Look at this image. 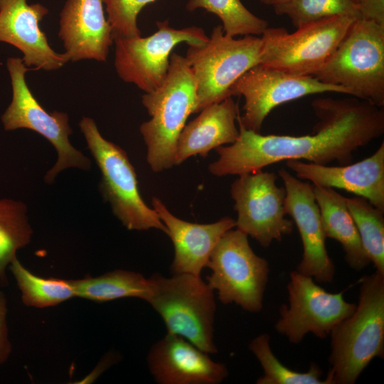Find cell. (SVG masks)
Returning <instances> with one entry per match:
<instances>
[{
  "label": "cell",
  "instance_id": "27",
  "mask_svg": "<svg viewBox=\"0 0 384 384\" xmlns=\"http://www.w3.org/2000/svg\"><path fill=\"white\" fill-rule=\"evenodd\" d=\"M249 348L264 371L257 384H327L325 379H321L322 370L316 363H311L304 373L292 370L282 363L272 351L268 334H262L252 339Z\"/></svg>",
  "mask_w": 384,
  "mask_h": 384
},
{
  "label": "cell",
  "instance_id": "17",
  "mask_svg": "<svg viewBox=\"0 0 384 384\" xmlns=\"http://www.w3.org/2000/svg\"><path fill=\"white\" fill-rule=\"evenodd\" d=\"M48 14L40 3L27 0H0V41L18 48L23 62L32 70L51 71L69 60L67 55L55 52L49 45L39 22Z\"/></svg>",
  "mask_w": 384,
  "mask_h": 384
},
{
  "label": "cell",
  "instance_id": "14",
  "mask_svg": "<svg viewBox=\"0 0 384 384\" xmlns=\"http://www.w3.org/2000/svg\"><path fill=\"white\" fill-rule=\"evenodd\" d=\"M324 92L350 95L341 86L324 83L313 75H298L257 65L245 73L230 87V95L242 96L244 114L238 122L260 133L265 119L276 107L300 97Z\"/></svg>",
  "mask_w": 384,
  "mask_h": 384
},
{
  "label": "cell",
  "instance_id": "7",
  "mask_svg": "<svg viewBox=\"0 0 384 384\" xmlns=\"http://www.w3.org/2000/svg\"><path fill=\"white\" fill-rule=\"evenodd\" d=\"M261 38L245 36L235 39L220 25L213 28L207 43L189 46L185 58L196 82L194 113L230 95L232 85L248 70L260 64Z\"/></svg>",
  "mask_w": 384,
  "mask_h": 384
},
{
  "label": "cell",
  "instance_id": "19",
  "mask_svg": "<svg viewBox=\"0 0 384 384\" xmlns=\"http://www.w3.org/2000/svg\"><path fill=\"white\" fill-rule=\"evenodd\" d=\"M58 36L70 61L105 62L114 38L102 0H67L60 13Z\"/></svg>",
  "mask_w": 384,
  "mask_h": 384
},
{
  "label": "cell",
  "instance_id": "16",
  "mask_svg": "<svg viewBox=\"0 0 384 384\" xmlns=\"http://www.w3.org/2000/svg\"><path fill=\"white\" fill-rule=\"evenodd\" d=\"M146 361L159 384H218L228 375L225 364L183 337L168 333L153 344Z\"/></svg>",
  "mask_w": 384,
  "mask_h": 384
},
{
  "label": "cell",
  "instance_id": "20",
  "mask_svg": "<svg viewBox=\"0 0 384 384\" xmlns=\"http://www.w3.org/2000/svg\"><path fill=\"white\" fill-rule=\"evenodd\" d=\"M151 204L174 245V255L170 266L172 274L201 275L220 239L235 227V220L230 217L208 224L183 220L173 215L157 197H152Z\"/></svg>",
  "mask_w": 384,
  "mask_h": 384
},
{
  "label": "cell",
  "instance_id": "3",
  "mask_svg": "<svg viewBox=\"0 0 384 384\" xmlns=\"http://www.w3.org/2000/svg\"><path fill=\"white\" fill-rule=\"evenodd\" d=\"M142 102L151 118L139 132L146 146V161L154 172L174 166L178 137L196 107V82L185 57L172 53L166 78Z\"/></svg>",
  "mask_w": 384,
  "mask_h": 384
},
{
  "label": "cell",
  "instance_id": "13",
  "mask_svg": "<svg viewBox=\"0 0 384 384\" xmlns=\"http://www.w3.org/2000/svg\"><path fill=\"white\" fill-rule=\"evenodd\" d=\"M277 178L260 169L238 175L230 186L238 214L235 227L264 247L294 229V222L285 218L286 191L277 185Z\"/></svg>",
  "mask_w": 384,
  "mask_h": 384
},
{
  "label": "cell",
  "instance_id": "28",
  "mask_svg": "<svg viewBox=\"0 0 384 384\" xmlns=\"http://www.w3.org/2000/svg\"><path fill=\"white\" fill-rule=\"evenodd\" d=\"M186 8L189 11L203 9L218 16L223 23L225 35H261L267 28V21L250 12L240 0H188Z\"/></svg>",
  "mask_w": 384,
  "mask_h": 384
},
{
  "label": "cell",
  "instance_id": "33",
  "mask_svg": "<svg viewBox=\"0 0 384 384\" xmlns=\"http://www.w3.org/2000/svg\"><path fill=\"white\" fill-rule=\"evenodd\" d=\"M262 3L274 6L288 2L290 0H260Z\"/></svg>",
  "mask_w": 384,
  "mask_h": 384
},
{
  "label": "cell",
  "instance_id": "25",
  "mask_svg": "<svg viewBox=\"0 0 384 384\" xmlns=\"http://www.w3.org/2000/svg\"><path fill=\"white\" fill-rule=\"evenodd\" d=\"M32 228L27 207L21 201L0 199V284H8L6 269L16 258L17 251L31 241Z\"/></svg>",
  "mask_w": 384,
  "mask_h": 384
},
{
  "label": "cell",
  "instance_id": "22",
  "mask_svg": "<svg viewBox=\"0 0 384 384\" xmlns=\"http://www.w3.org/2000/svg\"><path fill=\"white\" fill-rule=\"evenodd\" d=\"M314 192L326 238L341 244L351 269L360 271L367 267L370 261L347 208L346 198L332 188L314 186Z\"/></svg>",
  "mask_w": 384,
  "mask_h": 384
},
{
  "label": "cell",
  "instance_id": "1",
  "mask_svg": "<svg viewBox=\"0 0 384 384\" xmlns=\"http://www.w3.org/2000/svg\"><path fill=\"white\" fill-rule=\"evenodd\" d=\"M311 106L319 119L312 134L263 135L238 123V139L215 149L218 159L209 164V172L215 176L240 175L291 159L346 165L352 163L357 149L384 133L383 107L368 101L324 97Z\"/></svg>",
  "mask_w": 384,
  "mask_h": 384
},
{
  "label": "cell",
  "instance_id": "24",
  "mask_svg": "<svg viewBox=\"0 0 384 384\" xmlns=\"http://www.w3.org/2000/svg\"><path fill=\"white\" fill-rule=\"evenodd\" d=\"M9 267L21 292L22 302L27 306L47 308L76 297L71 279L37 276L17 257Z\"/></svg>",
  "mask_w": 384,
  "mask_h": 384
},
{
  "label": "cell",
  "instance_id": "15",
  "mask_svg": "<svg viewBox=\"0 0 384 384\" xmlns=\"http://www.w3.org/2000/svg\"><path fill=\"white\" fill-rule=\"evenodd\" d=\"M286 191L284 208L299 230L303 252L297 265V272L320 283L334 279L335 266L326 247L321 213L314 186L291 174L284 169L278 171Z\"/></svg>",
  "mask_w": 384,
  "mask_h": 384
},
{
  "label": "cell",
  "instance_id": "4",
  "mask_svg": "<svg viewBox=\"0 0 384 384\" xmlns=\"http://www.w3.org/2000/svg\"><path fill=\"white\" fill-rule=\"evenodd\" d=\"M149 279L146 300L159 314L167 333L183 337L207 353H216L214 290L201 275L188 273L165 277L159 273Z\"/></svg>",
  "mask_w": 384,
  "mask_h": 384
},
{
  "label": "cell",
  "instance_id": "18",
  "mask_svg": "<svg viewBox=\"0 0 384 384\" xmlns=\"http://www.w3.org/2000/svg\"><path fill=\"white\" fill-rule=\"evenodd\" d=\"M286 165L301 180L316 186L343 189L384 210L383 142L371 156L354 164L328 166L291 159Z\"/></svg>",
  "mask_w": 384,
  "mask_h": 384
},
{
  "label": "cell",
  "instance_id": "21",
  "mask_svg": "<svg viewBox=\"0 0 384 384\" xmlns=\"http://www.w3.org/2000/svg\"><path fill=\"white\" fill-rule=\"evenodd\" d=\"M199 115L186 124L176 144L174 166L191 156H205L211 149L236 141L239 129L236 121L238 106L232 96L212 104L199 112Z\"/></svg>",
  "mask_w": 384,
  "mask_h": 384
},
{
  "label": "cell",
  "instance_id": "30",
  "mask_svg": "<svg viewBox=\"0 0 384 384\" xmlns=\"http://www.w3.org/2000/svg\"><path fill=\"white\" fill-rule=\"evenodd\" d=\"M156 0H102L105 4L107 21L116 38L141 36L137 16L147 4Z\"/></svg>",
  "mask_w": 384,
  "mask_h": 384
},
{
  "label": "cell",
  "instance_id": "26",
  "mask_svg": "<svg viewBox=\"0 0 384 384\" xmlns=\"http://www.w3.org/2000/svg\"><path fill=\"white\" fill-rule=\"evenodd\" d=\"M346 201L370 262L375 271L384 274V210L363 197L346 198Z\"/></svg>",
  "mask_w": 384,
  "mask_h": 384
},
{
  "label": "cell",
  "instance_id": "32",
  "mask_svg": "<svg viewBox=\"0 0 384 384\" xmlns=\"http://www.w3.org/2000/svg\"><path fill=\"white\" fill-rule=\"evenodd\" d=\"M357 10L358 18L384 26V0H360Z\"/></svg>",
  "mask_w": 384,
  "mask_h": 384
},
{
  "label": "cell",
  "instance_id": "23",
  "mask_svg": "<svg viewBox=\"0 0 384 384\" xmlns=\"http://www.w3.org/2000/svg\"><path fill=\"white\" fill-rule=\"evenodd\" d=\"M71 281L76 297L98 303L129 297L146 301L149 294V279L139 272L125 270Z\"/></svg>",
  "mask_w": 384,
  "mask_h": 384
},
{
  "label": "cell",
  "instance_id": "10",
  "mask_svg": "<svg viewBox=\"0 0 384 384\" xmlns=\"http://www.w3.org/2000/svg\"><path fill=\"white\" fill-rule=\"evenodd\" d=\"M6 66L11 81L12 100L1 116L2 124L7 131L33 130L55 148L58 160L46 173L45 181L53 183L58 173L69 167L89 170L90 160L70 143L69 135L73 131L68 114L58 111L47 112L30 90L25 75L32 69L28 68L20 58H8Z\"/></svg>",
  "mask_w": 384,
  "mask_h": 384
},
{
  "label": "cell",
  "instance_id": "2",
  "mask_svg": "<svg viewBox=\"0 0 384 384\" xmlns=\"http://www.w3.org/2000/svg\"><path fill=\"white\" fill-rule=\"evenodd\" d=\"M354 311L331 331L327 384H353L375 358H384V274L360 280Z\"/></svg>",
  "mask_w": 384,
  "mask_h": 384
},
{
  "label": "cell",
  "instance_id": "31",
  "mask_svg": "<svg viewBox=\"0 0 384 384\" xmlns=\"http://www.w3.org/2000/svg\"><path fill=\"white\" fill-rule=\"evenodd\" d=\"M7 313L6 297L4 292L0 290V366L9 359L12 351L9 336Z\"/></svg>",
  "mask_w": 384,
  "mask_h": 384
},
{
  "label": "cell",
  "instance_id": "12",
  "mask_svg": "<svg viewBox=\"0 0 384 384\" xmlns=\"http://www.w3.org/2000/svg\"><path fill=\"white\" fill-rule=\"evenodd\" d=\"M287 292L288 304L280 306L274 328L294 344L302 342L309 333L326 338L356 306L345 300L344 291L329 292L312 277L297 270L289 274Z\"/></svg>",
  "mask_w": 384,
  "mask_h": 384
},
{
  "label": "cell",
  "instance_id": "5",
  "mask_svg": "<svg viewBox=\"0 0 384 384\" xmlns=\"http://www.w3.org/2000/svg\"><path fill=\"white\" fill-rule=\"evenodd\" d=\"M313 76L383 107L384 26L357 18L329 60Z\"/></svg>",
  "mask_w": 384,
  "mask_h": 384
},
{
  "label": "cell",
  "instance_id": "9",
  "mask_svg": "<svg viewBox=\"0 0 384 384\" xmlns=\"http://www.w3.org/2000/svg\"><path fill=\"white\" fill-rule=\"evenodd\" d=\"M247 237L237 228L222 236L207 263L211 274L206 280L223 304L234 303L248 312L258 313L263 307L270 267L254 252Z\"/></svg>",
  "mask_w": 384,
  "mask_h": 384
},
{
  "label": "cell",
  "instance_id": "34",
  "mask_svg": "<svg viewBox=\"0 0 384 384\" xmlns=\"http://www.w3.org/2000/svg\"><path fill=\"white\" fill-rule=\"evenodd\" d=\"M360 0H353V1L357 5Z\"/></svg>",
  "mask_w": 384,
  "mask_h": 384
},
{
  "label": "cell",
  "instance_id": "6",
  "mask_svg": "<svg viewBox=\"0 0 384 384\" xmlns=\"http://www.w3.org/2000/svg\"><path fill=\"white\" fill-rule=\"evenodd\" d=\"M79 126L101 172L100 191L114 215L128 230L156 229L166 234L156 211L142 199L135 169L126 151L105 139L92 118L82 117Z\"/></svg>",
  "mask_w": 384,
  "mask_h": 384
},
{
  "label": "cell",
  "instance_id": "11",
  "mask_svg": "<svg viewBox=\"0 0 384 384\" xmlns=\"http://www.w3.org/2000/svg\"><path fill=\"white\" fill-rule=\"evenodd\" d=\"M146 37L116 38L114 67L118 76L145 93L158 88L166 78L172 50L176 45L203 46L209 37L201 27L174 28L168 20L156 22Z\"/></svg>",
  "mask_w": 384,
  "mask_h": 384
},
{
  "label": "cell",
  "instance_id": "8",
  "mask_svg": "<svg viewBox=\"0 0 384 384\" xmlns=\"http://www.w3.org/2000/svg\"><path fill=\"white\" fill-rule=\"evenodd\" d=\"M358 18L343 15L299 27L293 33L267 27L261 34L259 65L298 75H314L334 54Z\"/></svg>",
  "mask_w": 384,
  "mask_h": 384
},
{
  "label": "cell",
  "instance_id": "29",
  "mask_svg": "<svg viewBox=\"0 0 384 384\" xmlns=\"http://www.w3.org/2000/svg\"><path fill=\"white\" fill-rule=\"evenodd\" d=\"M274 9L277 14L287 16L297 28L336 16L358 17L353 0H290Z\"/></svg>",
  "mask_w": 384,
  "mask_h": 384
}]
</instances>
